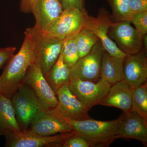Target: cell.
<instances>
[{"instance_id": "6da1fadb", "label": "cell", "mask_w": 147, "mask_h": 147, "mask_svg": "<svg viewBox=\"0 0 147 147\" xmlns=\"http://www.w3.org/2000/svg\"><path fill=\"white\" fill-rule=\"evenodd\" d=\"M35 61L34 28H28L20 50L7 63L0 76V93L11 98L24 83L28 69Z\"/></svg>"}, {"instance_id": "7a4b0ae2", "label": "cell", "mask_w": 147, "mask_h": 147, "mask_svg": "<svg viewBox=\"0 0 147 147\" xmlns=\"http://www.w3.org/2000/svg\"><path fill=\"white\" fill-rule=\"evenodd\" d=\"M69 120L73 131L86 140L91 147H108L117 139L120 122L119 117L109 121L96 120L91 118Z\"/></svg>"}, {"instance_id": "3957f363", "label": "cell", "mask_w": 147, "mask_h": 147, "mask_svg": "<svg viewBox=\"0 0 147 147\" xmlns=\"http://www.w3.org/2000/svg\"><path fill=\"white\" fill-rule=\"evenodd\" d=\"M11 100L21 131L28 129L36 115L45 108L32 89L25 83L19 87Z\"/></svg>"}, {"instance_id": "277c9868", "label": "cell", "mask_w": 147, "mask_h": 147, "mask_svg": "<svg viewBox=\"0 0 147 147\" xmlns=\"http://www.w3.org/2000/svg\"><path fill=\"white\" fill-rule=\"evenodd\" d=\"M30 130L43 136L73 131L69 119L57 106L40 111L31 124Z\"/></svg>"}, {"instance_id": "5b68a950", "label": "cell", "mask_w": 147, "mask_h": 147, "mask_svg": "<svg viewBox=\"0 0 147 147\" xmlns=\"http://www.w3.org/2000/svg\"><path fill=\"white\" fill-rule=\"evenodd\" d=\"M85 11L74 7L63 10L47 30L42 32L47 36L63 40L76 35L83 28Z\"/></svg>"}, {"instance_id": "8992f818", "label": "cell", "mask_w": 147, "mask_h": 147, "mask_svg": "<svg viewBox=\"0 0 147 147\" xmlns=\"http://www.w3.org/2000/svg\"><path fill=\"white\" fill-rule=\"evenodd\" d=\"M68 87L72 94L86 105L88 110L99 105L109 92L111 85L100 78L96 82L70 79Z\"/></svg>"}, {"instance_id": "52a82bcc", "label": "cell", "mask_w": 147, "mask_h": 147, "mask_svg": "<svg viewBox=\"0 0 147 147\" xmlns=\"http://www.w3.org/2000/svg\"><path fill=\"white\" fill-rule=\"evenodd\" d=\"M35 40V61L44 76L57 60L63 47L64 40L43 34L34 26Z\"/></svg>"}, {"instance_id": "ba28073f", "label": "cell", "mask_w": 147, "mask_h": 147, "mask_svg": "<svg viewBox=\"0 0 147 147\" xmlns=\"http://www.w3.org/2000/svg\"><path fill=\"white\" fill-rule=\"evenodd\" d=\"M71 132L43 136L35 133L30 129L19 132H10L4 136L5 147H62L63 142Z\"/></svg>"}, {"instance_id": "9c48e42d", "label": "cell", "mask_w": 147, "mask_h": 147, "mask_svg": "<svg viewBox=\"0 0 147 147\" xmlns=\"http://www.w3.org/2000/svg\"><path fill=\"white\" fill-rule=\"evenodd\" d=\"M108 36L127 55L137 54L143 49L144 36L131 26L129 21L113 22L109 29Z\"/></svg>"}, {"instance_id": "30bf717a", "label": "cell", "mask_w": 147, "mask_h": 147, "mask_svg": "<svg viewBox=\"0 0 147 147\" xmlns=\"http://www.w3.org/2000/svg\"><path fill=\"white\" fill-rule=\"evenodd\" d=\"M113 22L104 9L99 11L96 17L89 16L85 11L83 28L94 32L102 43L104 50L111 56L125 58L127 54L122 51L108 36L109 29Z\"/></svg>"}, {"instance_id": "8fae6325", "label": "cell", "mask_w": 147, "mask_h": 147, "mask_svg": "<svg viewBox=\"0 0 147 147\" xmlns=\"http://www.w3.org/2000/svg\"><path fill=\"white\" fill-rule=\"evenodd\" d=\"M104 50L99 40L88 54L80 58L69 68L70 79L76 78L83 81L96 82L100 79V68Z\"/></svg>"}, {"instance_id": "7c38bea8", "label": "cell", "mask_w": 147, "mask_h": 147, "mask_svg": "<svg viewBox=\"0 0 147 147\" xmlns=\"http://www.w3.org/2000/svg\"><path fill=\"white\" fill-rule=\"evenodd\" d=\"M24 83L32 89L45 109L55 108L57 105L56 94L47 83L39 66L35 63L29 67Z\"/></svg>"}, {"instance_id": "4fadbf2b", "label": "cell", "mask_w": 147, "mask_h": 147, "mask_svg": "<svg viewBox=\"0 0 147 147\" xmlns=\"http://www.w3.org/2000/svg\"><path fill=\"white\" fill-rule=\"evenodd\" d=\"M123 80L131 89L147 82V58L146 50L127 55L123 63Z\"/></svg>"}, {"instance_id": "5bb4252c", "label": "cell", "mask_w": 147, "mask_h": 147, "mask_svg": "<svg viewBox=\"0 0 147 147\" xmlns=\"http://www.w3.org/2000/svg\"><path fill=\"white\" fill-rule=\"evenodd\" d=\"M119 117L117 139H135L147 146V121L132 110L123 112Z\"/></svg>"}, {"instance_id": "9a60e30c", "label": "cell", "mask_w": 147, "mask_h": 147, "mask_svg": "<svg viewBox=\"0 0 147 147\" xmlns=\"http://www.w3.org/2000/svg\"><path fill=\"white\" fill-rule=\"evenodd\" d=\"M56 94L58 100L57 107L67 118L77 121L91 118L86 105L72 94L68 85L61 87Z\"/></svg>"}, {"instance_id": "2e32d148", "label": "cell", "mask_w": 147, "mask_h": 147, "mask_svg": "<svg viewBox=\"0 0 147 147\" xmlns=\"http://www.w3.org/2000/svg\"><path fill=\"white\" fill-rule=\"evenodd\" d=\"M63 11L60 0H35L32 12L35 26L40 31L45 32Z\"/></svg>"}, {"instance_id": "e0dca14e", "label": "cell", "mask_w": 147, "mask_h": 147, "mask_svg": "<svg viewBox=\"0 0 147 147\" xmlns=\"http://www.w3.org/2000/svg\"><path fill=\"white\" fill-rule=\"evenodd\" d=\"M132 89L123 80L111 86L109 92L99 105L115 107L123 112L132 110Z\"/></svg>"}, {"instance_id": "ac0fdd59", "label": "cell", "mask_w": 147, "mask_h": 147, "mask_svg": "<svg viewBox=\"0 0 147 147\" xmlns=\"http://www.w3.org/2000/svg\"><path fill=\"white\" fill-rule=\"evenodd\" d=\"M125 58L111 56L104 49L100 64V78L111 86L123 80Z\"/></svg>"}, {"instance_id": "d6986e66", "label": "cell", "mask_w": 147, "mask_h": 147, "mask_svg": "<svg viewBox=\"0 0 147 147\" xmlns=\"http://www.w3.org/2000/svg\"><path fill=\"white\" fill-rule=\"evenodd\" d=\"M21 131L11 98L0 93V136Z\"/></svg>"}, {"instance_id": "ffe728a7", "label": "cell", "mask_w": 147, "mask_h": 147, "mask_svg": "<svg viewBox=\"0 0 147 147\" xmlns=\"http://www.w3.org/2000/svg\"><path fill=\"white\" fill-rule=\"evenodd\" d=\"M44 76L55 94L61 87L68 85L70 80L69 69L64 62L62 52L57 60Z\"/></svg>"}, {"instance_id": "44dd1931", "label": "cell", "mask_w": 147, "mask_h": 147, "mask_svg": "<svg viewBox=\"0 0 147 147\" xmlns=\"http://www.w3.org/2000/svg\"><path fill=\"white\" fill-rule=\"evenodd\" d=\"M131 108L147 121V82L132 89Z\"/></svg>"}, {"instance_id": "7402d4cb", "label": "cell", "mask_w": 147, "mask_h": 147, "mask_svg": "<svg viewBox=\"0 0 147 147\" xmlns=\"http://www.w3.org/2000/svg\"><path fill=\"white\" fill-rule=\"evenodd\" d=\"M75 38L79 58L83 57L90 52L99 40V38L89 29L83 28L76 35Z\"/></svg>"}, {"instance_id": "603a6c76", "label": "cell", "mask_w": 147, "mask_h": 147, "mask_svg": "<svg viewBox=\"0 0 147 147\" xmlns=\"http://www.w3.org/2000/svg\"><path fill=\"white\" fill-rule=\"evenodd\" d=\"M75 36H74L65 40L62 50L64 62L69 68L73 66L79 59Z\"/></svg>"}, {"instance_id": "cb8c5ba5", "label": "cell", "mask_w": 147, "mask_h": 147, "mask_svg": "<svg viewBox=\"0 0 147 147\" xmlns=\"http://www.w3.org/2000/svg\"><path fill=\"white\" fill-rule=\"evenodd\" d=\"M113 11V17L117 21H128L130 12V0H108Z\"/></svg>"}, {"instance_id": "d4e9b609", "label": "cell", "mask_w": 147, "mask_h": 147, "mask_svg": "<svg viewBox=\"0 0 147 147\" xmlns=\"http://www.w3.org/2000/svg\"><path fill=\"white\" fill-rule=\"evenodd\" d=\"M128 21L143 36L147 33V11L131 14Z\"/></svg>"}, {"instance_id": "484cf974", "label": "cell", "mask_w": 147, "mask_h": 147, "mask_svg": "<svg viewBox=\"0 0 147 147\" xmlns=\"http://www.w3.org/2000/svg\"><path fill=\"white\" fill-rule=\"evenodd\" d=\"M88 142L81 136L71 131L65 140L62 147H91Z\"/></svg>"}, {"instance_id": "4316f807", "label": "cell", "mask_w": 147, "mask_h": 147, "mask_svg": "<svg viewBox=\"0 0 147 147\" xmlns=\"http://www.w3.org/2000/svg\"><path fill=\"white\" fill-rule=\"evenodd\" d=\"M130 14L147 11V0H130Z\"/></svg>"}, {"instance_id": "83f0119b", "label": "cell", "mask_w": 147, "mask_h": 147, "mask_svg": "<svg viewBox=\"0 0 147 147\" xmlns=\"http://www.w3.org/2000/svg\"><path fill=\"white\" fill-rule=\"evenodd\" d=\"M16 49V47H14L0 48V69L12 57Z\"/></svg>"}, {"instance_id": "f1b7e54d", "label": "cell", "mask_w": 147, "mask_h": 147, "mask_svg": "<svg viewBox=\"0 0 147 147\" xmlns=\"http://www.w3.org/2000/svg\"><path fill=\"white\" fill-rule=\"evenodd\" d=\"M63 10L74 7L83 10L84 8V0H60Z\"/></svg>"}, {"instance_id": "f546056e", "label": "cell", "mask_w": 147, "mask_h": 147, "mask_svg": "<svg viewBox=\"0 0 147 147\" xmlns=\"http://www.w3.org/2000/svg\"><path fill=\"white\" fill-rule=\"evenodd\" d=\"M35 0H21L20 10L25 13H32Z\"/></svg>"}]
</instances>
